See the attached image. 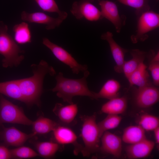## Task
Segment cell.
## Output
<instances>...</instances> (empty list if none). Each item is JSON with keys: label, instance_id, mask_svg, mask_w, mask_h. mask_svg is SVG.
<instances>
[{"label": "cell", "instance_id": "6da1fadb", "mask_svg": "<svg viewBox=\"0 0 159 159\" xmlns=\"http://www.w3.org/2000/svg\"><path fill=\"white\" fill-rule=\"evenodd\" d=\"M33 75L31 77L18 80L24 102L28 105H41L40 97L43 92L44 78L47 74L53 76L56 72L46 61L41 60L38 64L31 65Z\"/></svg>", "mask_w": 159, "mask_h": 159}, {"label": "cell", "instance_id": "7a4b0ae2", "mask_svg": "<svg viewBox=\"0 0 159 159\" xmlns=\"http://www.w3.org/2000/svg\"><path fill=\"white\" fill-rule=\"evenodd\" d=\"M87 70L83 72V77L78 79L65 77L62 72L56 76V86L51 90L56 92L57 96L69 104L73 103L72 99L76 96H87L92 100H97L96 92L91 91L88 87L87 78L90 75Z\"/></svg>", "mask_w": 159, "mask_h": 159}, {"label": "cell", "instance_id": "3957f363", "mask_svg": "<svg viewBox=\"0 0 159 159\" xmlns=\"http://www.w3.org/2000/svg\"><path fill=\"white\" fill-rule=\"evenodd\" d=\"M8 27L0 22V54L4 57L2 60L3 67H16L24 59L21 49L12 37L7 32Z\"/></svg>", "mask_w": 159, "mask_h": 159}, {"label": "cell", "instance_id": "277c9868", "mask_svg": "<svg viewBox=\"0 0 159 159\" xmlns=\"http://www.w3.org/2000/svg\"><path fill=\"white\" fill-rule=\"evenodd\" d=\"M80 118L82 122L81 135L84 145L81 153L87 157L99 150L100 137L95 113L82 115Z\"/></svg>", "mask_w": 159, "mask_h": 159}, {"label": "cell", "instance_id": "5b68a950", "mask_svg": "<svg viewBox=\"0 0 159 159\" xmlns=\"http://www.w3.org/2000/svg\"><path fill=\"white\" fill-rule=\"evenodd\" d=\"M33 122L26 116L22 108L6 99L0 93V127L4 123L30 125Z\"/></svg>", "mask_w": 159, "mask_h": 159}, {"label": "cell", "instance_id": "8992f818", "mask_svg": "<svg viewBox=\"0 0 159 159\" xmlns=\"http://www.w3.org/2000/svg\"><path fill=\"white\" fill-rule=\"evenodd\" d=\"M139 16L136 34L131 37V41L133 43L146 40L148 38L147 33L159 26L158 14L149 10L143 12Z\"/></svg>", "mask_w": 159, "mask_h": 159}, {"label": "cell", "instance_id": "52a82bcc", "mask_svg": "<svg viewBox=\"0 0 159 159\" xmlns=\"http://www.w3.org/2000/svg\"><path fill=\"white\" fill-rule=\"evenodd\" d=\"M42 43L58 59L69 66L74 74H78L80 72L83 73L87 70V65L79 64L67 51L52 42L47 38L43 39Z\"/></svg>", "mask_w": 159, "mask_h": 159}, {"label": "cell", "instance_id": "ba28073f", "mask_svg": "<svg viewBox=\"0 0 159 159\" xmlns=\"http://www.w3.org/2000/svg\"><path fill=\"white\" fill-rule=\"evenodd\" d=\"M94 0H80L73 3L70 10L71 14L77 19L85 18L90 21H96L102 18L101 13L92 4Z\"/></svg>", "mask_w": 159, "mask_h": 159}, {"label": "cell", "instance_id": "9c48e42d", "mask_svg": "<svg viewBox=\"0 0 159 159\" xmlns=\"http://www.w3.org/2000/svg\"><path fill=\"white\" fill-rule=\"evenodd\" d=\"M134 89V102L138 108H149L158 102L159 90L158 87L152 85Z\"/></svg>", "mask_w": 159, "mask_h": 159}, {"label": "cell", "instance_id": "30bf717a", "mask_svg": "<svg viewBox=\"0 0 159 159\" xmlns=\"http://www.w3.org/2000/svg\"><path fill=\"white\" fill-rule=\"evenodd\" d=\"M2 127L0 130V138L6 146H22L28 139L36 135L33 132L26 134L14 127H5L2 125Z\"/></svg>", "mask_w": 159, "mask_h": 159}, {"label": "cell", "instance_id": "8fae6325", "mask_svg": "<svg viewBox=\"0 0 159 159\" xmlns=\"http://www.w3.org/2000/svg\"><path fill=\"white\" fill-rule=\"evenodd\" d=\"M56 142L59 145L72 144L74 147V153L77 155L82 151L83 146L77 141V137L71 129L58 125L52 131Z\"/></svg>", "mask_w": 159, "mask_h": 159}, {"label": "cell", "instance_id": "7c38bea8", "mask_svg": "<svg viewBox=\"0 0 159 159\" xmlns=\"http://www.w3.org/2000/svg\"><path fill=\"white\" fill-rule=\"evenodd\" d=\"M21 18L24 21L44 24L48 30L58 27L64 20L59 16L54 18L42 12L29 13L25 11L21 13Z\"/></svg>", "mask_w": 159, "mask_h": 159}, {"label": "cell", "instance_id": "4fadbf2b", "mask_svg": "<svg viewBox=\"0 0 159 159\" xmlns=\"http://www.w3.org/2000/svg\"><path fill=\"white\" fill-rule=\"evenodd\" d=\"M101 145L99 150L106 154L119 158L122 151V140L118 136L108 131L105 132L101 137Z\"/></svg>", "mask_w": 159, "mask_h": 159}, {"label": "cell", "instance_id": "5bb4252c", "mask_svg": "<svg viewBox=\"0 0 159 159\" xmlns=\"http://www.w3.org/2000/svg\"><path fill=\"white\" fill-rule=\"evenodd\" d=\"M101 39L106 41L108 43L110 49L115 63L114 69L115 72H122V67L124 62L125 56L128 50L119 46L113 38V34L108 31L101 35Z\"/></svg>", "mask_w": 159, "mask_h": 159}, {"label": "cell", "instance_id": "9a60e30c", "mask_svg": "<svg viewBox=\"0 0 159 159\" xmlns=\"http://www.w3.org/2000/svg\"><path fill=\"white\" fill-rule=\"evenodd\" d=\"M99 4L101 9L102 18L109 21L114 25L116 32L120 33L123 23L116 4L114 2L107 0L100 1Z\"/></svg>", "mask_w": 159, "mask_h": 159}, {"label": "cell", "instance_id": "2e32d148", "mask_svg": "<svg viewBox=\"0 0 159 159\" xmlns=\"http://www.w3.org/2000/svg\"><path fill=\"white\" fill-rule=\"evenodd\" d=\"M155 145L154 142L146 138L136 143L130 144L125 148L127 156L129 159L147 157L151 153Z\"/></svg>", "mask_w": 159, "mask_h": 159}, {"label": "cell", "instance_id": "e0dca14e", "mask_svg": "<svg viewBox=\"0 0 159 159\" xmlns=\"http://www.w3.org/2000/svg\"><path fill=\"white\" fill-rule=\"evenodd\" d=\"M53 111L61 122L69 124L74 120L77 113L78 108L77 105L74 103L66 105L57 103Z\"/></svg>", "mask_w": 159, "mask_h": 159}, {"label": "cell", "instance_id": "ac0fdd59", "mask_svg": "<svg viewBox=\"0 0 159 159\" xmlns=\"http://www.w3.org/2000/svg\"><path fill=\"white\" fill-rule=\"evenodd\" d=\"M132 58L125 61L122 67V72L127 78L135 71L142 63H144L147 53L138 49H132L130 52Z\"/></svg>", "mask_w": 159, "mask_h": 159}, {"label": "cell", "instance_id": "d6986e66", "mask_svg": "<svg viewBox=\"0 0 159 159\" xmlns=\"http://www.w3.org/2000/svg\"><path fill=\"white\" fill-rule=\"evenodd\" d=\"M127 107V99L123 96L109 100L102 106L101 112L107 114L117 115L124 113Z\"/></svg>", "mask_w": 159, "mask_h": 159}, {"label": "cell", "instance_id": "ffe728a7", "mask_svg": "<svg viewBox=\"0 0 159 159\" xmlns=\"http://www.w3.org/2000/svg\"><path fill=\"white\" fill-rule=\"evenodd\" d=\"M147 66L144 63H141L138 68L127 78L130 86L136 85L142 87L152 85L150 76L146 69Z\"/></svg>", "mask_w": 159, "mask_h": 159}, {"label": "cell", "instance_id": "44dd1931", "mask_svg": "<svg viewBox=\"0 0 159 159\" xmlns=\"http://www.w3.org/2000/svg\"><path fill=\"white\" fill-rule=\"evenodd\" d=\"M146 138L145 130L138 125L125 128L123 131L122 140L125 143L132 144Z\"/></svg>", "mask_w": 159, "mask_h": 159}, {"label": "cell", "instance_id": "7402d4cb", "mask_svg": "<svg viewBox=\"0 0 159 159\" xmlns=\"http://www.w3.org/2000/svg\"><path fill=\"white\" fill-rule=\"evenodd\" d=\"M121 85L117 81L114 79L108 80L103 85L100 91L96 92L97 100L104 98L110 100L119 97V91Z\"/></svg>", "mask_w": 159, "mask_h": 159}, {"label": "cell", "instance_id": "603a6c76", "mask_svg": "<svg viewBox=\"0 0 159 159\" xmlns=\"http://www.w3.org/2000/svg\"><path fill=\"white\" fill-rule=\"evenodd\" d=\"M0 93L24 102L18 80L0 82Z\"/></svg>", "mask_w": 159, "mask_h": 159}, {"label": "cell", "instance_id": "cb8c5ba5", "mask_svg": "<svg viewBox=\"0 0 159 159\" xmlns=\"http://www.w3.org/2000/svg\"><path fill=\"white\" fill-rule=\"evenodd\" d=\"M33 131L36 134H45L53 131L58 124L52 120L41 116L32 124Z\"/></svg>", "mask_w": 159, "mask_h": 159}, {"label": "cell", "instance_id": "d4e9b609", "mask_svg": "<svg viewBox=\"0 0 159 159\" xmlns=\"http://www.w3.org/2000/svg\"><path fill=\"white\" fill-rule=\"evenodd\" d=\"M14 40L17 43L24 44L32 41V35L28 24L25 22L14 25L13 28Z\"/></svg>", "mask_w": 159, "mask_h": 159}, {"label": "cell", "instance_id": "484cf974", "mask_svg": "<svg viewBox=\"0 0 159 159\" xmlns=\"http://www.w3.org/2000/svg\"><path fill=\"white\" fill-rule=\"evenodd\" d=\"M36 147L38 154L45 158L53 156L60 148L59 144L57 143L49 141L38 142Z\"/></svg>", "mask_w": 159, "mask_h": 159}, {"label": "cell", "instance_id": "4316f807", "mask_svg": "<svg viewBox=\"0 0 159 159\" xmlns=\"http://www.w3.org/2000/svg\"><path fill=\"white\" fill-rule=\"evenodd\" d=\"M122 119V117L117 115L108 114L105 118L97 123L100 138L106 131L117 127Z\"/></svg>", "mask_w": 159, "mask_h": 159}, {"label": "cell", "instance_id": "83f0119b", "mask_svg": "<svg viewBox=\"0 0 159 159\" xmlns=\"http://www.w3.org/2000/svg\"><path fill=\"white\" fill-rule=\"evenodd\" d=\"M138 123L145 130L153 131L159 127V119L155 116L144 113L139 116Z\"/></svg>", "mask_w": 159, "mask_h": 159}, {"label": "cell", "instance_id": "f1b7e54d", "mask_svg": "<svg viewBox=\"0 0 159 159\" xmlns=\"http://www.w3.org/2000/svg\"><path fill=\"white\" fill-rule=\"evenodd\" d=\"M40 7L43 11L49 12L57 13L59 16L64 19L67 16V13L61 11L54 0H35Z\"/></svg>", "mask_w": 159, "mask_h": 159}, {"label": "cell", "instance_id": "f546056e", "mask_svg": "<svg viewBox=\"0 0 159 159\" xmlns=\"http://www.w3.org/2000/svg\"><path fill=\"white\" fill-rule=\"evenodd\" d=\"M152 55H150V61L148 69L150 71L153 81V84L156 87L159 85V52L155 54L152 51Z\"/></svg>", "mask_w": 159, "mask_h": 159}, {"label": "cell", "instance_id": "4dcf8cb0", "mask_svg": "<svg viewBox=\"0 0 159 159\" xmlns=\"http://www.w3.org/2000/svg\"><path fill=\"white\" fill-rule=\"evenodd\" d=\"M121 3L136 9L137 15L139 16L143 12L150 10L148 0H117Z\"/></svg>", "mask_w": 159, "mask_h": 159}, {"label": "cell", "instance_id": "1f68e13d", "mask_svg": "<svg viewBox=\"0 0 159 159\" xmlns=\"http://www.w3.org/2000/svg\"><path fill=\"white\" fill-rule=\"evenodd\" d=\"M12 158H28L35 157L39 155L33 149L28 147L19 146L10 150Z\"/></svg>", "mask_w": 159, "mask_h": 159}, {"label": "cell", "instance_id": "d6a6232c", "mask_svg": "<svg viewBox=\"0 0 159 159\" xmlns=\"http://www.w3.org/2000/svg\"><path fill=\"white\" fill-rule=\"evenodd\" d=\"M12 158L10 150L6 146L0 145V159H9Z\"/></svg>", "mask_w": 159, "mask_h": 159}, {"label": "cell", "instance_id": "836d02e7", "mask_svg": "<svg viewBox=\"0 0 159 159\" xmlns=\"http://www.w3.org/2000/svg\"><path fill=\"white\" fill-rule=\"evenodd\" d=\"M154 136L156 143L159 145V127L155 128L154 130Z\"/></svg>", "mask_w": 159, "mask_h": 159}, {"label": "cell", "instance_id": "e575fe53", "mask_svg": "<svg viewBox=\"0 0 159 159\" xmlns=\"http://www.w3.org/2000/svg\"><path fill=\"white\" fill-rule=\"evenodd\" d=\"M157 1L158 0H157Z\"/></svg>", "mask_w": 159, "mask_h": 159}]
</instances>
